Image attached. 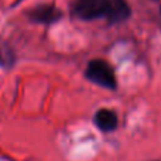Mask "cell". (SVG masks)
Here are the masks:
<instances>
[{"instance_id": "cell-6", "label": "cell", "mask_w": 161, "mask_h": 161, "mask_svg": "<svg viewBox=\"0 0 161 161\" xmlns=\"http://www.w3.org/2000/svg\"><path fill=\"white\" fill-rule=\"evenodd\" d=\"M14 63V53L10 49V46L0 40V66L2 67H12Z\"/></svg>"}, {"instance_id": "cell-5", "label": "cell", "mask_w": 161, "mask_h": 161, "mask_svg": "<svg viewBox=\"0 0 161 161\" xmlns=\"http://www.w3.org/2000/svg\"><path fill=\"white\" fill-rule=\"evenodd\" d=\"M94 123L101 131H113L117 127V116L116 113H113L111 110H100L96 113Z\"/></svg>"}, {"instance_id": "cell-1", "label": "cell", "mask_w": 161, "mask_h": 161, "mask_svg": "<svg viewBox=\"0 0 161 161\" xmlns=\"http://www.w3.org/2000/svg\"><path fill=\"white\" fill-rule=\"evenodd\" d=\"M86 77L90 81L106 88H116V74L113 67L104 60H93L86 69Z\"/></svg>"}, {"instance_id": "cell-3", "label": "cell", "mask_w": 161, "mask_h": 161, "mask_svg": "<svg viewBox=\"0 0 161 161\" xmlns=\"http://www.w3.org/2000/svg\"><path fill=\"white\" fill-rule=\"evenodd\" d=\"M130 16V7L125 0H104V17L110 23H121Z\"/></svg>"}, {"instance_id": "cell-4", "label": "cell", "mask_w": 161, "mask_h": 161, "mask_svg": "<svg viewBox=\"0 0 161 161\" xmlns=\"http://www.w3.org/2000/svg\"><path fill=\"white\" fill-rule=\"evenodd\" d=\"M60 16H61L60 10L53 6H47V4L39 6L30 12L31 20L37 21V23H44V25H50V23L56 21L57 19H60Z\"/></svg>"}, {"instance_id": "cell-2", "label": "cell", "mask_w": 161, "mask_h": 161, "mask_svg": "<svg viewBox=\"0 0 161 161\" xmlns=\"http://www.w3.org/2000/svg\"><path fill=\"white\" fill-rule=\"evenodd\" d=\"M74 14L83 20H93L104 16V0H76Z\"/></svg>"}]
</instances>
